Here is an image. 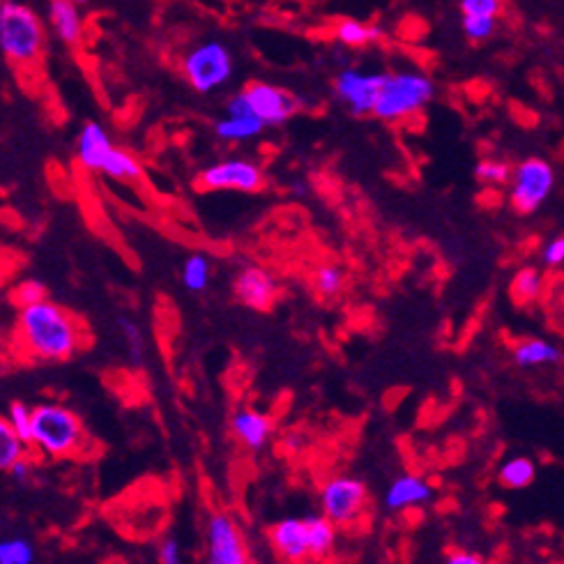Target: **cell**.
<instances>
[{"label":"cell","mask_w":564,"mask_h":564,"mask_svg":"<svg viewBox=\"0 0 564 564\" xmlns=\"http://www.w3.org/2000/svg\"><path fill=\"white\" fill-rule=\"evenodd\" d=\"M14 339L37 362H65L83 346V323L63 304L42 300L19 309Z\"/></svg>","instance_id":"6da1fadb"},{"label":"cell","mask_w":564,"mask_h":564,"mask_svg":"<svg viewBox=\"0 0 564 564\" xmlns=\"http://www.w3.org/2000/svg\"><path fill=\"white\" fill-rule=\"evenodd\" d=\"M88 442L83 419L67 403L44 401L33 408V447L49 459L79 454Z\"/></svg>","instance_id":"7a4b0ae2"},{"label":"cell","mask_w":564,"mask_h":564,"mask_svg":"<svg viewBox=\"0 0 564 564\" xmlns=\"http://www.w3.org/2000/svg\"><path fill=\"white\" fill-rule=\"evenodd\" d=\"M44 47L42 21L30 7L7 0L0 7V49L12 63L28 65Z\"/></svg>","instance_id":"3957f363"},{"label":"cell","mask_w":564,"mask_h":564,"mask_svg":"<svg viewBox=\"0 0 564 564\" xmlns=\"http://www.w3.org/2000/svg\"><path fill=\"white\" fill-rule=\"evenodd\" d=\"M433 93H436L433 81L419 72L385 74L383 90H380L373 113L380 120L394 123V120L415 116L417 111H422L433 99Z\"/></svg>","instance_id":"277c9868"},{"label":"cell","mask_w":564,"mask_h":564,"mask_svg":"<svg viewBox=\"0 0 564 564\" xmlns=\"http://www.w3.org/2000/svg\"><path fill=\"white\" fill-rule=\"evenodd\" d=\"M555 187L553 166L541 157L518 162L509 180V205L518 215H532L548 201Z\"/></svg>","instance_id":"5b68a950"},{"label":"cell","mask_w":564,"mask_h":564,"mask_svg":"<svg viewBox=\"0 0 564 564\" xmlns=\"http://www.w3.org/2000/svg\"><path fill=\"white\" fill-rule=\"evenodd\" d=\"M320 512L339 528H350L367 512L369 491L362 479L350 475H334L320 486Z\"/></svg>","instance_id":"8992f818"},{"label":"cell","mask_w":564,"mask_h":564,"mask_svg":"<svg viewBox=\"0 0 564 564\" xmlns=\"http://www.w3.org/2000/svg\"><path fill=\"white\" fill-rule=\"evenodd\" d=\"M182 72H185L189 86L198 90V93H212V90L224 86L231 79V51L219 42L198 44L182 60Z\"/></svg>","instance_id":"52a82bcc"},{"label":"cell","mask_w":564,"mask_h":564,"mask_svg":"<svg viewBox=\"0 0 564 564\" xmlns=\"http://www.w3.org/2000/svg\"><path fill=\"white\" fill-rule=\"evenodd\" d=\"M198 187L208 192H261L265 175L249 159H224L198 175Z\"/></svg>","instance_id":"ba28073f"},{"label":"cell","mask_w":564,"mask_h":564,"mask_svg":"<svg viewBox=\"0 0 564 564\" xmlns=\"http://www.w3.org/2000/svg\"><path fill=\"white\" fill-rule=\"evenodd\" d=\"M205 544H208V564H249L247 544L231 514L215 512L208 518Z\"/></svg>","instance_id":"9c48e42d"},{"label":"cell","mask_w":564,"mask_h":564,"mask_svg":"<svg viewBox=\"0 0 564 564\" xmlns=\"http://www.w3.org/2000/svg\"><path fill=\"white\" fill-rule=\"evenodd\" d=\"M383 81L385 74L362 72L350 67V70L339 72L337 81H334V90H337V97L348 106L350 113H355V116H367V113L376 111Z\"/></svg>","instance_id":"30bf717a"},{"label":"cell","mask_w":564,"mask_h":564,"mask_svg":"<svg viewBox=\"0 0 564 564\" xmlns=\"http://www.w3.org/2000/svg\"><path fill=\"white\" fill-rule=\"evenodd\" d=\"M279 286L270 270L261 265H247L233 279V295L240 304L254 311H268L277 300Z\"/></svg>","instance_id":"8fae6325"},{"label":"cell","mask_w":564,"mask_h":564,"mask_svg":"<svg viewBox=\"0 0 564 564\" xmlns=\"http://www.w3.org/2000/svg\"><path fill=\"white\" fill-rule=\"evenodd\" d=\"M251 109L265 125H281L297 111V99L270 83L254 81L245 88Z\"/></svg>","instance_id":"7c38bea8"},{"label":"cell","mask_w":564,"mask_h":564,"mask_svg":"<svg viewBox=\"0 0 564 564\" xmlns=\"http://www.w3.org/2000/svg\"><path fill=\"white\" fill-rule=\"evenodd\" d=\"M270 544L274 553L288 564H302L309 553V537H307V521L300 516H286L270 528Z\"/></svg>","instance_id":"4fadbf2b"},{"label":"cell","mask_w":564,"mask_h":564,"mask_svg":"<svg viewBox=\"0 0 564 564\" xmlns=\"http://www.w3.org/2000/svg\"><path fill=\"white\" fill-rule=\"evenodd\" d=\"M431 500H433V486L426 482L422 475H413V472H406V475L392 479L383 495L385 509L394 514L424 507L429 505Z\"/></svg>","instance_id":"5bb4252c"},{"label":"cell","mask_w":564,"mask_h":564,"mask_svg":"<svg viewBox=\"0 0 564 564\" xmlns=\"http://www.w3.org/2000/svg\"><path fill=\"white\" fill-rule=\"evenodd\" d=\"M231 433L242 447L251 449V452H258V449H263L270 442L274 433V422L263 410L242 406L233 410Z\"/></svg>","instance_id":"9a60e30c"},{"label":"cell","mask_w":564,"mask_h":564,"mask_svg":"<svg viewBox=\"0 0 564 564\" xmlns=\"http://www.w3.org/2000/svg\"><path fill=\"white\" fill-rule=\"evenodd\" d=\"M564 360V353L560 346H555L553 341H546L541 337H528L516 341L512 348V362L518 369H539L551 367V364H560Z\"/></svg>","instance_id":"2e32d148"},{"label":"cell","mask_w":564,"mask_h":564,"mask_svg":"<svg viewBox=\"0 0 564 564\" xmlns=\"http://www.w3.org/2000/svg\"><path fill=\"white\" fill-rule=\"evenodd\" d=\"M116 148L109 139V134L104 132L102 125L88 123L81 129L79 143H76V157H79L81 166H86L88 171H102L104 159L109 157V152Z\"/></svg>","instance_id":"e0dca14e"},{"label":"cell","mask_w":564,"mask_h":564,"mask_svg":"<svg viewBox=\"0 0 564 564\" xmlns=\"http://www.w3.org/2000/svg\"><path fill=\"white\" fill-rule=\"evenodd\" d=\"M49 21L53 33L65 44H79L83 37V24L79 5L72 0H51L49 3Z\"/></svg>","instance_id":"ac0fdd59"},{"label":"cell","mask_w":564,"mask_h":564,"mask_svg":"<svg viewBox=\"0 0 564 564\" xmlns=\"http://www.w3.org/2000/svg\"><path fill=\"white\" fill-rule=\"evenodd\" d=\"M307 521V537H309V553L314 560H323L334 551L337 544V528L339 525L330 521L323 512L304 516Z\"/></svg>","instance_id":"d6986e66"},{"label":"cell","mask_w":564,"mask_h":564,"mask_svg":"<svg viewBox=\"0 0 564 564\" xmlns=\"http://www.w3.org/2000/svg\"><path fill=\"white\" fill-rule=\"evenodd\" d=\"M546 279L539 268L525 265V268L514 274L512 284H509V295L518 304V307H528V304L544 300L546 295Z\"/></svg>","instance_id":"ffe728a7"},{"label":"cell","mask_w":564,"mask_h":564,"mask_svg":"<svg viewBox=\"0 0 564 564\" xmlns=\"http://www.w3.org/2000/svg\"><path fill=\"white\" fill-rule=\"evenodd\" d=\"M537 466L528 456H512L498 468V482L509 491H523L535 482Z\"/></svg>","instance_id":"44dd1931"},{"label":"cell","mask_w":564,"mask_h":564,"mask_svg":"<svg viewBox=\"0 0 564 564\" xmlns=\"http://www.w3.org/2000/svg\"><path fill=\"white\" fill-rule=\"evenodd\" d=\"M265 129V123L258 116H226L215 125V134L221 141H247L254 139Z\"/></svg>","instance_id":"7402d4cb"},{"label":"cell","mask_w":564,"mask_h":564,"mask_svg":"<svg viewBox=\"0 0 564 564\" xmlns=\"http://www.w3.org/2000/svg\"><path fill=\"white\" fill-rule=\"evenodd\" d=\"M180 279H182V286H185L189 293L208 291L210 279H212V265L208 258H205L203 254L187 256L185 263H182Z\"/></svg>","instance_id":"603a6c76"},{"label":"cell","mask_w":564,"mask_h":564,"mask_svg":"<svg viewBox=\"0 0 564 564\" xmlns=\"http://www.w3.org/2000/svg\"><path fill=\"white\" fill-rule=\"evenodd\" d=\"M28 447V442L3 419V422H0V470L7 472L14 463L26 459Z\"/></svg>","instance_id":"cb8c5ba5"},{"label":"cell","mask_w":564,"mask_h":564,"mask_svg":"<svg viewBox=\"0 0 564 564\" xmlns=\"http://www.w3.org/2000/svg\"><path fill=\"white\" fill-rule=\"evenodd\" d=\"M102 173L109 175L113 180H136L141 178V164L139 159L134 155H129L127 150L123 148H113L109 152V157L104 159V166H102Z\"/></svg>","instance_id":"d4e9b609"},{"label":"cell","mask_w":564,"mask_h":564,"mask_svg":"<svg viewBox=\"0 0 564 564\" xmlns=\"http://www.w3.org/2000/svg\"><path fill=\"white\" fill-rule=\"evenodd\" d=\"M37 551L28 537L12 535L0 539V564H35Z\"/></svg>","instance_id":"484cf974"},{"label":"cell","mask_w":564,"mask_h":564,"mask_svg":"<svg viewBox=\"0 0 564 564\" xmlns=\"http://www.w3.org/2000/svg\"><path fill=\"white\" fill-rule=\"evenodd\" d=\"M346 286V272L341 270V265H320L314 274V288L320 297L332 300L337 297Z\"/></svg>","instance_id":"4316f807"},{"label":"cell","mask_w":564,"mask_h":564,"mask_svg":"<svg viewBox=\"0 0 564 564\" xmlns=\"http://www.w3.org/2000/svg\"><path fill=\"white\" fill-rule=\"evenodd\" d=\"M118 330H120V337H123L125 341L129 360H132L134 364H141L143 357H146V334H143L141 325L132 318H120Z\"/></svg>","instance_id":"83f0119b"},{"label":"cell","mask_w":564,"mask_h":564,"mask_svg":"<svg viewBox=\"0 0 564 564\" xmlns=\"http://www.w3.org/2000/svg\"><path fill=\"white\" fill-rule=\"evenodd\" d=\"M512 166H509L505 159H482L475 166V178L482 182L486 187H502V185H509V180H512Z\"/></svg>","instance_id":"f1b7e54d"},{"label":"cell","mask_w":564,"mask_h":564,"mask_svg":"<svg viewBox=\"0 0 564 564\" xmlns=\"http://www.w3.org/2000/svg\"><path fill=\"white\" fill-rule=\"evenodd\" d=\"M378 37H380L378 28L360 24V21L346 19L337 26V40L341 44H346V47H364V44L378 40Z\"/></svg>","instance_id":"f546056e"},{"label":"cell","mask_w":564,"mask_h":564,"mask_svg":"<svg viewBox=\"0 0 564 564\" xmlns=\"http://www.w3.org/2000/svg\"><path fill=\"white\" fill-rule=\"evenodd\" d=\"M544 304H546L548 320H551L555 330L564 334V274L555 277L551 284L546 286Z\"/></svg>","instance_id":"4dcf8cb0"},{"label":"cell","mask_w":564,"mask_h":564,"mask_svg":"<svg viewBox=\"0 0 564 564\" xmlns=\"http://www.w3.org/2000/svg\"><path fill=\"white\" fill-rule=\"evenodd\" d=\"M5 422L33 447V408L26 406L24 401H12L10 406H7Z\"/></svg>","instance_id":"1f68e13d"},{"label":"cell","mask_w":564,"mask_h":564,"mask_svg":"<svg viewBox=\"0 0 564 564\" xmlns=\"http://www.w3.org/2000/svg\"><path fill=\"white\" fill-rule=\"evenodd\" d=\"M12 300L19 309L30 307V304H37L42 300H47V286L37 279H24L19 281V286H14Z\"/></svg>","instance_id":"d6a6232c"},{"label":"cell","mask_w":564,"mask_h":564,"mask_svg":"<svg viewBox=\"0 0 564 564\" xmlns=\"http://www.w3.org/2000/svg\"><path fill=\"white\" fill-rule=\"evenodd\" d=\"M498 30V19L495 17H463V33L470 42H486L491 40Z\"/></svg>","instance_id":"836d02e7"},{"label":"cell","mask_w":564,"mask_h":564,"mask_svg":"<svg viewBox=\"0 0 564 564\" xmlns=\"http://www.w3.org/2000/svg\"><path fill=\"white\" fill-rule=\"evenodd\" d=\"M505 10V0H461L463 17H495Z\"/></svg>","instance_id":"e575fe53"},{"label":"cell","mask_w":564,"mask_h":564,"mask_svg":"<svg viewBox=\"0 0 564 564\" xmlns=\"http://www.w3.org/2000/svg\"><path fill=\"white\" fill-rule=\"evenodd\" d=\"M159 564H185V553H182L180 541L175 537H166L157 546Z\"/></svg>","instance_id":"d590c367"},{"label":"cell","mask_w":564,"mask_h":564,"mask_svg":"<svg viewBox=\"0 0 564 564\" xmlns=\"http://www.w3.org/2000/svg\"><path fill=\"white\" fill-rule=\"evenodd\" d=\"M541 263L551 270L562 268L564 265V235H560V238H553L551 242H546L544 249H541Z\"/></svg>","instance_id":"8d00e7d4"},{"label":"cell","mask_w":564,"mask_h":564,"mask_svg":"<svg viewBox=\"0 0 564 564\" xmlns=\"http://www.w3.org/2000/svg\"><path fill=\"white\" fill-rule=\"evenodd\" d=\"M226 111H228V116H256L254 109H251L247 95H245V90L228 99V109Z\"/></svg>","instance_id":"74e56055"},{"label":"cell","mask_w":564,"mask_h":564,"mask_svg":"<svg viewBox=\"0 0 564 564\" xmlns=\"http://www.w3.org/2000/svg\"><path fill=\"white\" fill-rule=\"evenodd\" d=\"M7 477H10L14 484H26L28 477H30V463H28V459H21V461L14 463V466L7 470Z\"/></svg>","instance_id":"f35d334b"},{"label":"cell","mask_w":564,"mask_h":564,"mask_svg":"<svg viewBox=\"0 0 564 564\" xmlns=\"http://www.w3.org/2000/svg\"><path fill=\"white\" fill-rule=\"evenodd\" d=\"M445 564H486L484 558H479L477 553H470V551H454L447 555Z\"/></svg>","instance_id":"ab89813d"},{"label":"cell","mask_w":564,"mask_h":564,"mask_svg":"<svg viewBox=\"0 0 564 564\" xmlns=\"http://www.w3.org/2000/svg\"><path fill=\"white\" fill-rule=\"evenodd\" d=\"M72 3H76V5H86V3H90V0H72Z\"/></svg>","instance_id":"60d3db41"}]
</instances>
